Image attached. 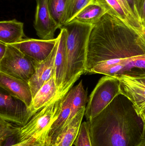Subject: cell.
I'll list each match as a JSON object with an SVG mask.
<instances>
[{
    "instance_id": "6da1fadb",
    "label": "cell",
    "mask_w": 145,
    "mask_h": 146,
    "mask_svg": "<svg viewBox=\"0 0 145 146\" xmlns=\"http://www.w3.org/2000/svg\"><path fill=\"white\" fill-rule=\"evenodd\" d=\"M145 55L141 33L117 16L107 13L94 26L87 48L86 73L100 62Z\"/></svg>"
},
{
    "instance_id": "7a4b0ae2",
    "label": "cell",
    "mask_w": 145,
    "mask_h": 146,
    "mask_svg": "<svg viewBox=\"0 0 145 146\" xmlns=\"http://www.w3.org/2000/svg\"><path fill=\"white\" fill-rule=\"evenodd\" d=\"M87 121L92 146H145V121L121 94Z\"/></svg>"
},
{
    "instance_id": "7c38bea8",
    "label": "cell",
    "mask_w": 145,
    "mask_h": 146,
    "mask_svg": "<svg viewBox=\"0 0 145 146\" xmlns=\"http://www.w3.org/2000/svg\"><path fill=\"white\" fill-rule=\"evenodd\" d=\"M0 87L9 95L23 101L30 108L33 96L28 82L0 72Z\"/></svg>"
},
{
    "instance_id": "7402d4cb",
    "label": "cell",
    "mask_w": 145,
    "mask_h": 146,
    "mask_svg": "<svg viewBox=\"0 0 145 146\" xmlns=\"http://www.w3.org/2000/svg\"><path fill=\"white\" fill-rule=\"evenodd\" d=\"M20 126H15L13 123L0 118V144L3 143L9 139L16 138L20 129Z\"/></svg>"
},
{
    "instance_id": "e0dca14e",
    "label": "cell",
    "mask_w": 145,
    "mask_h": 146,
    "mask_svg": "<svg viewBox=\"0 0 145 146\" xmlns=\"http://www.w3.org/2000/svg\"><path fill=\"white\" fill-rule=\"evenodd\" d=\"M24 24L17 20L2 21L0 22V42L7 44L17 43L25 36Z\"/></svg>"
},
{
    "instance_id": "484cf974",
    "label": "cell",
    "mask_w": 145,
    "mask_h": 146,
    "mask_svg": "<svg viewBox=\"0 0 145 146\" xmlns=\"http://www.w3.org/2000/svg\"><path fill=\"white\" fill-rule=\"evenodd\" d=\"M138 1V0H126L127 2L128 3L130 9L132 10L134 15H135V18L139 21L138 15V10H137Z\"/></svg>"
},
{
    "instance_id": "ba28073f",
    "label": "cell",
    "mask_w": 145,
    "mask_h": 146,
    "mask_svg": "<svg viewBox=\"0 0 145 146\" xmlns=\"http://www.w3.org/2000/svg\"><path fill=\"white\" fill-rule=\"evenodd\" d=\"M117 77L120 81L121 93L132 102L145 121V75H122Z\"/></svg>"
},
{
    "instance_id": "52a82bcc",
    "label": "cell",
    "mask_w": 145,
    "mask_h": 146,
    "mask_svg": "<svg viewBox=\"0 0 145 146\" xmlns=\"http://www.w3.org/2000/svg\"><path fill=\"white\" fill-rule=\"evenodd\" d=\"M32 117L29 107L24 102L9 95L3 89H1L0 118L23 127Z\"/></svg>"
},
{
    "instance_id": "4dcf8cb0",
    "label": "cell",
    "mask_w": 145,
    "mask_h": 146,
    "mask_svg": "<svg viewBox=\"0 0 145 146\" xmlns=\"http://www.w3.org/2000/svg\"><path fill=\"white\" fill-rule=\"evenodd\" d=\"M48 146H49V145H48Z\"/></svg>"
},
{
    "instance_id": "cb8c5ba5",
    "label": "cell",
    "mask_w": 145,
    "mask_h": 146,
    "mask_svg": "<svg viewBox=\"0 0 145 146\" xmlns=\"http://www.w3.org/2000/svg\"><path fill=\"white\" fill-rule=\"evenodd\" d=\"M137 10L140 22L145 28V0L138 1Z\"/></svg>"
},
{
    "instance_id": "4316f807",
    "label": "cell",
    "mask_w": 145,
    "mask_h": 146,
    "mask_svg": "<svg viewBox=\"0 0 145 146\" xmlns=\"http://www.w3.org/2000/svg\"><path fill=\"white\" fill-rule=\"evenodd\" d=\"M40 136L37 137V138H31V139L26 140L24 141L18 142V143H15V144H13V145H11L8 146H31L38 139V138Z\"/></svg>"
},
{
    "instance_id": "3957f363",
    "label": "cell",
    "mask_w": 145,
    "mask_h": 146,
    "mask_svg": "<svg viewBox=\"0 0 145 146\" xmlns=\"http://www.w3.org/2000/svg\"><path fill=\"white\" fill-rule=\"evenodd\" d=\"M94 25L73 20L64 25L67 31L66 67L59 98H64L75 82L86 73L88 42Z\"/></svg>"
},
{
    "instance_id": "f1b7e54d",
    "label": "cell",
    "mask_w": 145,
    "mask_h": 146,
    "mask_svg": "<svg viewBox=\"0 0 145 146\" xmlns=\"http://www.w3.org/2000/svg\"><path fill=\"white\" fill-rule=\"evenodd\" d=\"M7 49V44L0 42V60L5 55Z\"/></svg>"
},
{
    "instance_id": "5bb4252c",
    "label": "cell",
    "mask_w": 145,
    "mask_h": 146,
    "mask_svg": "<svg viewBox=\"0 0 145 146\" xmlns=\"http://www.w3.org/2000/svg\"><path fill=\"white\" fill-rule=\"evenodd\" d=\"M73 94V91L72 88L62 98L57 119L54 122L48 133L47 142L49 146L52 145L61 133L70 115Z\"/></svg>"
},
{
    "instance_id": "ac0fdd59",
    "label": "cell",
    "mask_w": 145,
    "mask_h": 146,
    "mask_svg": "<svg viewBox=\"0 0 145 146\" xmlns=\"http://www.w3.org/2000/svg\"><path fill=\"white\" fill-rule=\"evenodd\" d=\"M108 12V10L104 6L98 2H94L82 9L73 20L94 25Z\"/></svg>"
},
{
    "instance_id": "f546056e",
    "label": "cell",
    "mask_w": 145,
    "mask_h": 146,
    "mask_svg": "<svg viewBox=\"0 0 145 146\" xmlns=\"http://www.w3.org/2000/svg\"><path fill=\"white\" fill-rule=\"evenodd\" d=\"M141 35L145 41V28H144V30H143V32L141 33Z\"/></svg>"
},
{
    "instance_id": "8992f818",
    "label": "cell",
    "mask_w": 145,
    "mask_h": 146,
    "mask_svg": "<svg viewBox=\"0 0 145 146\" xmlns=\"http://www.w3.org/2000/svg\"><path fill=\"white\" fill-rule=\"evenodd\" d=\"M36 64L18 49L7 44V52L0 60V72L28 82L35 72Z\"/></svg>"
},
{
    "instance_id": "277c9868",
    "label": "cell",
    "mask_w": 145,
    "mask_h": 146,
    "mask_svg": "<svg viewBox=\"0 0 145 146\" xmlns=\"http://www.w3.org/2000/svg\"><path fill=\"white\" fill-rule=\"evenodd\" d=\"M121 94L118 77L106 75L102 77L89 96L85 112L87 121L99 114Z\"/></svg>"
},
{
    "instance_id": "9c48e42d",
    "label": "cell",
    "mask_w": 145,
    "mask_h": 146,
    "mask_svg": "<svg viewBox=\"0 0 145 146\" xmlns=\"http://www.w3.org/2000/svg\"><path fill=\"white\" fill-rule=\"evenodd\" d=\"M58 40V36L51 40L26 38L19 42L9 45L18 49L34 62L40 63L50 55Z\"/></svg>"
},
{
    "instance_id": "603a6c76",
    "label": "cell",
    "mask_w": 145,
    "mask_h": 146,
    "mask_svg": "<svg viewBox=\"0 0 145 146\" xmlns=\"http://www.w3.org/2000/svg\"><path fill=\"white\" fill-rule=\"evenodd\" d=\"M74 145L75 146H92L87 121L82 123Z\"/></svg>"
},
{
    "instance_id": "83f0119b",
    "label": "cell",
    "mask_w": 145,
    "mask_h": 146,
    "mask_svg": "<svg viewBox=\"0 0 145 146\" xmlns=\"http://www.w3.org/2000/svg\"><path fill=\"white\" fill-rule=\"evenodd\" d=\"M117 1L120 3L122 7L124 9V10H125L130 16H132L133 18H135V19H136L137 20H138L135 18V15H134L132 10H131V9H130V7H129V5L128 3L127 2L126 0H117Z\"/></svg>"
},
{
    "instance_id": "d6986e66",
    "label": "cell",
    "mask_w": 145,
    "mask_h": 146,
    "mask_svg": "<svg viewBox=\"0 0 145 146\" xmlns=\"http://www.w3.org/2000/svg\"><path fill=\"white\" fill-rule=\"evenodd\" d=\"M72 88L73 94L72 101L71 111L70 115L64 128L70 123L72 118L81 110L86 107L87 101V94L83 86L82 81Z\"/></svg>"
},
{
    "instance_id": "d4e9b609",
    "label": "cell",
    "mask_w": 145,
    "mask_h": 146,
    "mask_svg": "<svg viewBox=\"0 0 145 146\" xmlns=\"http://www.w3.org/2000/svg\"><path fill=\"white\" fill-rule=\"evenodd\" d=\"M49 131L45 132L38 139L33 143L31 146H48L49 145L47 142L48 133Z\"/></svg>"
},
{
    "instance_id": "30bf717a",
    "label": "cell",
    "mask_w": 145,
    "mask_h": 146,
    "mask_svg": "<svg viewBox=\"0 0 145 146\" xmlns=\"http://www.w3.org/2000/svg\"><path fill=\"white\" fill-rule=\"evenodd\" d=\"M36 1L34 27L37 35L43 40L54 39L55 31L60 28L50 13L47 0H36Z\"/></svg>"
},
{
    "instance_id": "ffe728a7",
    "label": "cell",
    "mask_w": 145,
    "mask_h": 146,
    "mask_svg": "<svg viewBox=\"0 0 145 146\" xmlns=\"http://www.w3.org/2000/svg\"><path fill=\"white\" fill-rule=\"evenodd\" d=\"M68 0H47L50 13L61 29L65 25V17Z\"/></svg>"
},
{
    "instance_id": "44dd1931",
    "label": "cell",
    "mask_w": 145,
    "mask_h": 146,
    "mask_svg": "<svg viewBox=\"0 0 145 146\" xmlns=\"http://www.w3.org/2000/svg\"><path fill=\"white\" fill-rule=\"evenodd\" d=\"M97 1V0H68L65 17V25L73 20L77 15L86 6Z\"/></svg>"
},
{
    "instance_id": "4fadbf2b",
    "label": "cell",
    "mask_w": 145,
    "mask_h": 146,
    "mask_svg": "<svg viewBox=\"0 0 145 146\" xmlns=\"http://www.w3.org/2000/svg\"><path fill=\"white\" fill-rule=\"evenodd\" d=\"M58 36V44L54 60V78L58 89V98L60 99L59 97L62 89L66 67L67 33L66 30L61 28Z\"/></svg>"
},
{
    "instance_id": "5b68a950",
    "label": "cell",
    "mask_w": 145,
    "mask_h": 146,
    "mask_svg": "<svg viewBox=\"0 0 145 146\" xmlns=\"http://www.w3.org/2000/svg\"><path fill=\"white\" fill-rule=\"evenodd\" d=\"M62 98L55 100L41 109L25 126L20 127L16 137L17 143L31 138H37L49 131L57 119Z\"/></svg>"
},
{
    "instance_id": "9a60e30c",
    "label": "cell",
    "mask_w": 145,
    "mask_h": 146,
    "mask_svg": "<svg viewBox=\"0 0 145 146\" xmlns=\"http://www.w3.org/2000/svg\"><path fill=\"white\" fill-rule=\"evenodd\" d=\"M58 89L54 77L46 82L33 98L29 108L32 115L55 100L58 99Z\"/></svg>"
},
{
    "instance_id": "2e32d148",
    "label": "cell",
    "mask_w": 145,
    "mask_h": 146,
    "mask_svg": "<svg viewBox=\"0 0 145 146\" xmlns=\"http://www.w3.org/2000/svg\"><path fill=\"white\" fill-rule=\"evenodd\" d=\"M86 107L81 110L58 135L51 146H72L74 144L80 130Z\"/></svg>"
},
{
    "instance_id": "8fae6325",
    "label": "cell",
    "mask_w": 145,
    "mask_h": 146,
    "mask_svg": "<svg viewBox=\"0 0 145 146\" xmlns=\"http://www.w3.org/2000/svg\"><path fill=\"white\" fill-rule=\"evenodd\" d=\"M58 44V42L46 60L41 63H37L35 72L28 82L31 89L33 98L47 82L52 77H54V60Z\"/></svg>"
}]
</instances>
